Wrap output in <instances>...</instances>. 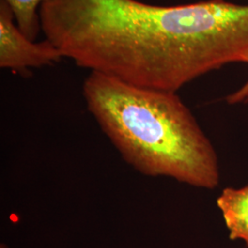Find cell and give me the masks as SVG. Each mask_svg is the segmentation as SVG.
Here are the masks:
<instances>
[{"mask_svg": "<svg viewBox=\"0 0 248 248\" xmlns=\"http://www.w3.org/2000/svg\"><path fill=\"white\" fill-rule=\"evenodd\" d=\"M41 26L63 57L134 86L177 92L230 62H248V5L207 0H45Z\"/></svg>", "mask_w": 248, "mask_h": 248, "instance_id": "6da1fadb", "label": "cell"}, {"mask_svg": "<svg viewBox=\"0 0 248 248\" xmlns=\"http://www.w3.org/2000/svg\"><path fill=\"white\" fill-rule=\"evenodd\" d=\"M83 94L101 131L136 171L200 188L219 185L215 149L176 92L91 72Z\"/></svg>", "mask_w": 248, "mask_h": 248, "instance_id": "7a4b0ae2", "label": "cell"}, {"mask_svg": "<svg viewBox=\"0 0 248 248\" xmlns=\"http://www.w3.org/2000/svg\"><path fill=\"white\" fill-rule=\"evenodd\" d=\"M14 14L5 0L0 2V66L25 73L58 62L62 53L48 41L34 44L13 22Z\"/></svg>", "mask_w": 248, "mask_h": 248, "instance_id": "3957f363", "label": "cell"}, {"mask_svg": "<svg viewBox=\"0 0 248 248\" xmlns=\"http://www.w3.org/2000/svg\"><path fill=\"white\" fill-rule=\"evenodd\" d=\"M217 205L230 239L243 240L248 248V184L240 188H224L217 199Z\"/></svg>", "mask_w": 248, "mask_h": 248, "instance_id": "277c9868", "label": "cell"}, {"mask_svg": "<svg viewBox=\"0 0 248 248\" xmlns=\"http://www.w3.org/2000/svg\"><path fill=\"white\" fill-rule=\"evenodd\" d=\"M17 19L20 31L31 41L35 40L39 31L37 8L45 0H5Z\"/></svg>", "mask_w": 248, "mask_h": 248, "instance_id": "5b68a950", "label": "cell"}, {"mask_svg": "<svg viewBox=\"0 0 248 248\" xmlns=\"http://www.w3.org/2000/svg\"><path fill=\"white\" fill-rule=\"evenodd\" d=\"M226 101H227V103L232 104V105L238 104V103L248 104V81L241 89L229 95L226 98Z\"/></svg>", "mask_w": 248, "mask_h": 248, "instance_id": "8992f818", "label": "cell"}]
</instances>
